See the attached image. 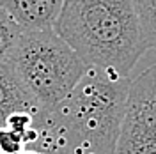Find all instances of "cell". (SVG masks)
Segmentation results:
<instances>
[{"instance_id":"1","label":"cell","mask_w":156,"mask_h":154,"mask_svg":"<svg viewBox=\"0 0 156 154\" xmlns=\"http://www.w3.org/2000/svg\"><path fill=\"white\" fill-rule=\"evenodd\" d=\"M53 30L89 68L129 78L147 51L133 0H62Z\"/></svg>"},{"instance_id":"8","label":"cell","mask_w":156,"mask_h":154,"mask_svg":"<svg viewBox=\"0 0 156 154\" xmlns=\"http://www.w3.org/2000/svg\"><path fill=\"white\" fill-rule=\"evenodd\" d=\"M27 145L18 133H14L7 126L0 128V154H18Z\"/></svg>"},{"instance_id":"2","label":"cell","mask_w":156,"mask_h":154,"mask_svg":"<svg viewBox=\"0 0 156 154\" xmlns=\"http://www.w3.org/2000/svg\"><path fill=\"white\" fill-rule=\"evenodd\" d=\"M9 64L44 110L68 97L89 69L53 29L23 30Z\"/></svg>"},{"instance_id":"7","label":"cell","mask_w":156,"mask_h":154,"mask_svg":"<svg viewBox=\"0 0 156 154\" xmlns=\"http://www.w3.org/2000/svg\"><path fill=\"white\" fill-rule=\"evenodd\" d=\"M147 50H156V0H133Z\"/></svg>"},{"instance_id":"4","label":"cell","mask_w":156,"mask_h":154,"mask_svg":"<svg viewBox=\"0 0 156 154\" xmlns=\"http://www.w3.org/2000/svg\"><path fill=\"white\" fill-rule=\"evenodd\" d=\"M0 7L23 30H44L53 29L62 0H0Z\"/></svg>"},{"instance_id":"3","label":"cell","mask_w":156,"mask_h":154,"mask_svg":"<svg viewBox=\"0 0 156 154\" xmlns=\"http://www.w3.org/2000/svg\"><path fill=\"white\" fill-rule=\"evenodd\" d=\"M114 154H156V64L129 83Z\"/></svg>"},{"instance_id":"5","label":"cell","mask_w":156,"mask_h":154,"mask_svg":"<svg viewBox=\"0 0 156 154\" xmlns=\"http://www.w3.org/2000/svg\"><path fill=\"white\" fill-rule=\"evenodd\" d=\"M41 110L34 96L20 82L9 62H0V128L16 112L37 114Z\"/></svg>"},{"instance_id":"6","label":"cell","mask_w":156,"mask_h":154,"mask_svg":"<svg viewBox=\"0 0 156 154\" xmlns=\"http://www.w3.org/2000/svg\"><path fill=\"white\" fill-rule=\"evenodd\" d=\"M21 34L23 29L12 19L7 11L0 7V62L11 60Z\"/></svg>"}]
</instances>
